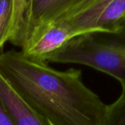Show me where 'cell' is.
<instances>
[{"instance_id": "obj_1", "label": "cell", "mask_w": 125, "mask_h": 125, "mask_svg": "<svg viewBox=\"0 0 125 125\" xmlns=\"http://www.w3.org/2000/svg\"><path fill=\"white\" fill-rule=\"evenodd\" d=\"M0 74L51 125H105L108 105L84 84L80 69L58 70L12 49L0 52Z\"/></svg>"}, {"instance_id": "obj_2", "label": "cell", "mask_w": 125, "mask_h": 125, "mask_svg": "<svg viewBox=\"0 0 125 125\" xmlns=\"http://www.w3.org/2000/svg\"><path fill=\"white\" fill-rule=\"evenodd\" d=\"M45 62L88 66L116 78L125 88V37L119 32L94 31L75 37Z\"/></svg>"}, {"instance_id": "obj_3", "label": "cell", "mask_w": 125, "mask_h": 125, "mask_svg": "<svg viewBox=\"0 0 125 125\" xmlns=\"http://www.w3.org/2000/svg\"><path fill=\"white\" fill-rule=\"evenodd\" d=\"M77 0H12L7 42L26 50L65 17Z\"/></svg>"}, {"instance_id": "obj_4", "label": "cell", "mask_w": 125, "mask_h": 125, "mask_svg": "<svg viewBox=\"0 0 125 125\" xmlns=\"http://www.w3.org/2000/svg\"><path fill=\"white\" fill-rule=\"evenodd\" d=\"M125 19V0H77L67 20L78 35L119 31Z\"/></svg>"}, {"instance_id": "obj_5", "label": "cell", "mask_w": 125, "mask_h": 125, "mask_svg": "<svg viewBox=\"0 0 125 125\" xmlns=\"http://www.w3.org/2000/svg\"><path fill=\"white\" fill-rule=\"evenodd\" d=\"M67 15L51 26L29 48L21 51L27 57L45 62L46 57L78 36L67 20Z\"/></svg>"}, {"instance_id": "obj_6", "label": "cell", "mask_w": 125, "mask_h": 125, "mask_svg": "<svg viewBox=\"0 0 125 125\" xmlns=\"http://www.w3.org/2000/svg\"><path fill=\"white\" fill-rule=\"evenodd\" d=\"M0 103L12 125H51L18 95L1 74Z\"/></svg>"}, {"instance_id": "obj_7", "label": "cell", "mask_w": 125, "mask_h": 125, "mask_svg": "<svg viewBox=\"0 0 125 125\" xmlns=\"http://www.w3.org/2000/svg\"><path fill=\"white\" fill-rule=\"evenodd\" d=\"M105 125H125V88L115 102L108 105Z\"/></svg>"}, {"instance_id": "obj_8", "label": "cell", "mask_w": 125, "mask_h": 125, "mask_svg": "<svg viewBox=\"0 0 125 125\" xmlns=\"http://www.w3.org/2000/svg\"><path fill=\"white\" fill-rule=\"evenodd\" d=\"M12 0H0V51L7 42Z\"/></svg>"}, {"instance_id": "obj_9", "label": "cell", "mask_w": 125, "mask_h": 125, "mask_svg": "<svg viewBox=\"0 0 125 125\" xmlns=\"http://www.w3.org/2000/svg\"><path fill=\"white\" fill-rule=\"evenodd\" d=\"M119 33H120L122 35L125 37V19L124 20V21L122 22V26L120 28V30H119Z\"/></svg>"}]
</instances>
